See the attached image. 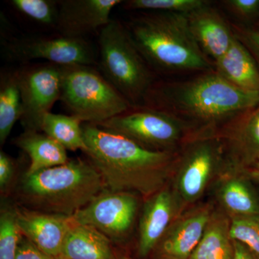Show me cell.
Listing matches in <instances>:
<instances>
[{
	"label": "cell",
	"instance_id": "6da1fadb",
	"mask_svg": "<svg viewBox=\"0 0 259 259\" xmlns=\"http://www.w3.org/2000/svg\"><path fill=\"white\" fill-rule=\"evenodd\" d=\"M258 105V93L236 88L210 71L180 82H155L143 106L178 117L196 135L225 128Z\"/></svg>",
	"mask_w": 259,
	"mask_h": 259
},
{
	"label": "cell",
	"instance_id": "7a4b0ae2",
	"mask_svg": "<svg viewBox=\"0 0 259 259\" xmlns=\"http://www.w3.org/2000/svg\"><path fill=\"white\" fill-rule=\"evenodd\" d=\"M88 161L101 175L106 190L151 197L166 187L179 152L148 149L93 123L82 125Z\"/></svg>",
	"mask_w": 259,
	"mask_h": 259
},
{
	"label": "cell",
	"instance_id": "3957f363",
	"mask_svg": "<svg viewBox=\"0 0 259 259\" xmlns=\"http://www.w3.org/2000/svg\"><path fill=\"white\" fill-rule=\"evenodd\" d=\"M125 25L151 69L162 72L214 71V64L192 35L187 15L143 13Z\"/></svg>",
	"mask_w": 259,
	"mask_h": 259
},
{
	"label": "cell",
	"instance_id": "277c9868",
	"mask_svg": "<svg viewBox=\"0 0 259 259\" xmlns=\"http://www.w3.org/2000/svg\"><path fill=\"white\" fill-rule=\"evenodd\" d=\"M106 190L101 175L88 160L25 173L18 192L26 208L72 217Z\"/></svg>",
	"mask_w": 259,
	"mask_h": 259
},
{
	"label": "cell",
	"instance_id": "5b68a950",
	"mask_svg": "<svg viewBox=\"0 0 259 259\" xmlns=\"http://www.w3.org/2000/svg\"><path fill=\"white\" fill-rule=\"evenodd\" d=\"M98 47L100 72L133 107L143 106L156 81L125 24L111 20L100 30Z\"/></svg>",
	"mask_w": 259,
	"mask_h": 259
},
{
	"label": "cell",
	"instance_id": "8992f818",
	"mask_svg": "<svg viewBox=\"0 0 259 259\" xmlns=\"http://www.w3.org/2000/svg\"><path fill=\"white\" fill-rule=\"evenodd\" d=\"M61 66L60 101L83 123H102L134 107L94 66Z\"/></svg>",
	"mask_w": 259,
	"mask_h": 259
},
{
	"label": "cell",
	"instance_id": "52a82bcc",
	"mask_svg": "<svg viewBox=\"0 0 259 259\" xmlns=\"http://www.w3.org/2000/svg\"><path fill=\"white\" fill-rule=\"evenodd\" d=\"M227 146L220 133L192 136L179 153L173 174L172 190L185 209L203 195L228 161Z\"/></svg>",
	"mask_w": 259,
	"mask_h": 259
},
{
	"label": "cell",
	"instance_id": "ba28073f",
	"mask_svg": "<svg viewBox=\"0 0 259 259\" xmlns=\"http://www.w3.org/2000/svg\"><path fill=\"white\" fill-rule=\"evenodd\" d=\"M97 125L148 149L164 152H178L179 146L194 136L188 125L178 117L144 106L132 107Z\"/></svg>",
	"mask_w": 259,
	"mask_h": 259
},
{
	"label": "cell",
	"instance_id": "9c48e42d",
	"mask_svg": "<svg viewBox=\"0 0 259 259\" xmlns=\"http://www.w3.org/2000/svg\"><path fill=\"white\" fill-rule=\"evenodd\" d=\"M3 51L8 60L16 62L40 59L59 66H94L98 63L95 49L87 39L59 34L13 38L5 44Z\"/></svg>",
	"mask_w": 259,
	"mask_h": 259
},
{
	"label": "cell",
	"instance_id": "30bf717a",
	"mask_svg": "<svg viewBox=\"0 0 259 259\" xmlns=\"http://www.w3.org/2000/svg\"><path fill=\"white\" fill-rule=\"evenodd\" d=\"M25 131H40L44 117L60 100L61 66L46 62L17 69Z\"/></svg>",
	"mask_w": 259,
	"mask_h": 259
},
{
	"label": "cell",
	"instance_id": "8fae6325",
	"mask_svg": "<svg viewBox=\"0 0 259 259\" xmlns=\"http://www.w3.org/2000/svg\"><path fill=\"white\" fill-rule=\"evenodd\" d=\"M139 200L138 194L105 190L71 217L74 222L91 226L112 242L123 241L134 226Z\"/></svg>",
	"mask_w": 259,
	"mask_h": 259
},
{
	"label": "cell",
	"instance_id": "7c38bea8",
	"mask_svg": "<svg viewBox=\"0 0 259 259\" xmlns=\"http://www.w3.org/2000/svg\"><path fill=\"white\" fill-rule=\"evenodd\" d=\"M212 206L202 204L182 212L172 223L152 254L156 259H189L202 239Z\"/></svg>",
	"mask_w": 259,
	"mask_h": 259
},
{
	"label": "cell",
	"instance_id": "4fadbf2b",
	"mask_svg": "<svg viewBox=\"0 0 259 259\" xmlns=\"http://www.w3.org/2000/svg\"><path fill=\"white\" fill-rule=\"evenodd\" d=\"M184 210L171 186L166 185L148 197L139 221L137 252L140 258L152 254L168 228Z\"/></svg>",
	"mask_w": 259,
	"mask_h": 259
},
{
	"label": "cell",
	"instance_id": "5bb4252c",
	"mask_svg": "<svg viewBox=\"0 0 259 259\" xmlns=\"http://www.w3.org/2000/svg\"><path fill=\"white\" fill-rule=\"evenodd\" d=\"M120 0H59L55 30L64 36L85 38L111 21L110 14Z\"/></svg>",
	"mask_w": 259,
	"mask_h": 259
},
{
	"label": "cell",
	"instance_id": "9a60e30c",
	"mask_svg": "<svg viewBox=\"0 0 259 259\" xmlns=\"http://www.w3.org/2000/svg\"><path fill=\"white\" fill-rule=\"evenodd\" d=\"M220 180L216 197L230 218L259 214V193L245 167L232 159L228 161Z\"/></svg>",
	"mask_w": 259,
	"mask_h": 259
},
{
	"label": "cell",
	"instance_id": "2e32d148",
	"mask_svg": "<svg viewBox=\"0 0 259 259\" xmlns=\"http://www.w3.org/2000/svg\"><path fill=\"white\" fill-rule=\"evenodd\" d=\"M15 211L23 236L50 258H60L71 218L20 207Z\"/></svg>",
	"mask_w": 259,
	"mask_h": 259
},
{
	"label": "cell",
	"instance_id": "e0dca14e",
	"mask_svg": "<svg viewBox=\"0 0 259 259\" xmlns=\"http://www.w3.org/2000/svg\"><path fill=\"white\" fill-rule=\"evenodd\" d=\"M187 15L190 31L199 49L213 64L229 49L235 35L233 28L211 3Z\"/></svg>",
	"mask_w": 259,
	"mask_h": 259
},
{
	"label": "cell",
	"instance_id": "ac0fdd59",
	"mask_svg": "<svg viewBox=\"0 0 259 259\" xmlns=\"http://www.w3.org/2000/svg\"><path fill=\"white\" fill-rule=\"evenodd\" d=\"M229 156L245 168L259 165V105L240 116L221 134Z\"/></svg>",
	"mask_w": 259,
	"mask_h": 259
},
{
	"label": "cell",
	"instance_id": "d6986e66",
	"mask_svg": "<svg viewBox=\"0 0 259 259\" xmlns=\"http://www.w3.org/2000/svg\"><path fill=\"white\" fill-rule=\"evenodd\" d=\"M214 71L236 88L259 93L258 63L236 35L225 55L214 63Z\"/></svg>",
	"mask_w": 259,
	"mask_h": 259
},
{
	"label": "cell",
	"instance_id": "ffe728a7",
	"mask_svg": "<svg viewBox=\"0 0 259 259\" xmlns=\"http://www.w3.org/2000/svg\"><path fill=\"white\" fill-rule=\"evenodd\" d=\"M59 258L116 259V254L110 238L93 227L71 220Z\"/></svg>",
	"mask_w": 259,
	"mask_h": 259
},
{
	"label": "cell",
	"instance_id": "44dd1931",
	"mask_svg": "<svg viewBox=\"0 0 259 259\" xmlns=\"http://www.w3.org/2000/svg\"><path fill=\"white\" fill-rule=\"evenodd\" d=\"M14 144L30 158V165L25 172L27 174L59 166L69 161L64 146L38 131H24L14 140Z\"/></svg>",
	"mask_w": 259,
	"mask_h": 259
},
{
	"label": "cell",
	"instance_id": "7402d4cb",
	"mask_svg": "<svg viewBox=\"0 0 259 259\" xmlns=\"http://www.w3.org/2000/svg\"><path fill=\"white\" fill-rule=\"evenodd\" d=\"M231 218L213 212L202 239L189 259H233L234 243L230 234Z\"/></svg>",
	"mask_w": 259,
	"mask_h": 259
},
{
	"label": "cell",
	"instance_id": "603a6c76",
	"mask_svg": "<svg viewBox=\"0 0 259 259\" xmlns=\"http://www.w3.org/2000/svg\"><path fill=\"white\" fill-rule=\"evenodd\" d=\"M23 113L17 69L0 73V144L3 145Z\"/></svg>",
	"mask_w": 259,
	"mask_h": 259
},
{
	"label": "cell",
	"instance_id": "cb8c5ba5",
	"mask_svg": "<svg viewBox=\"0 0 259 259\" xmlns=\"http://www.w3.org/2000/svg\"><path fill=\"white\" fill-rule=\"evenodd\" d=\"M83 122L69 115L49 112L42 120L40 131L64 146L66 150L76 151L87 150L83 139Z\"/></svg>",
	"mask_w": 259,
	"mask_h": 259
},
{
	"label": "cell",
	"instance_id": "d4e9b609",
	"mask_svg": "<svg viewBox=\"0 0 259 259\" xmlns=\"http://www.w3.org/2000/svg\"><path fill=\"white\" fill-rule=\"evenodd\" d=\"M13 9L35 23L55 29L59 4L54 0H12Z\"/></svg>",
	"mask_w": 259,
	"mask_h": 259
},
{
	"label": "cell",
	"instance_id": "484cf974",
	"mask_svg": "<svg viewBox=\"0 0 259 259\" xmlns=\"http://www.w3.org/2000/svg\"><path fill=\"white\" fill-rule=\"evenodd\" d=\"M210 3L206 0H130L122 3L127 10H151L189 15Z\"/></svg>",
	"mask_w": 259,
	"mask_h": 259
},
{
	"label": "cell",
	"instance_id": "4316f807",
	"mask_svg": "<svg viewBox=\"0 0 259 259\" xmlns=\"http://www.w3.org/2000/svg\"><path fill=\"white\" fill-rule=\"evenodd\" d=\"M23 235L15 209H4L0 215V259H15Z\"/></svg>",
	"mask_w": 259,
	"mask_h": 259
},
{
	"label": "cell",
	"instance_id": "83f0119b",
	"mask_svg": "<svg viewBox=\"0 0 259 259\" xmlns=\"http://www.w3.org/2000/svg\"><path fill=\"white\" fill-rule=\"evenodd\" d=\"M230 234L259 259V214L231 218Z\"/></svg>",
	"mask_w": 259,
	"mask_h": 259
},
{
	"label": "cell",
	"instance_id": "f1b7e54d",
	"mask_svg": "<svg viewBox=\"0 0 259 259\" xmlns=\"http://www.w3.org/2000/svg\"><path fill=\"white\" fill-rule=\"evenodd\" d=\"M222 4L231 14L245 23L259 17V0H225Z\"/></svg>",
	"mask_w": 259,
	"mask_h": 259
},
{
	"label": "cell",
	"instance_id": "f546056e",
	"mask_svg": "<svg viewBox=\"0 0 259 259\" xmlns=\"http://www.w3.org/2000/svg\"><path fill=\"white\" fill-rule=\"evenodd\" d=\"M233 30L235 35L250 51L259 66V31L241 26H234Z\"/></svg>",
	"mask_w": 259,
	"mask_h": 259
},
{
	"label": "cell",
	"instance_id": "4dcf8cb0",
	"mask_svg": "<svg viewBox=\"0 0 259 259\" xmlns=\"http://www.w3.org/2000/svg\"><path fill=\"white\" fill-rule=\"evenodd\" d=\"M15 173L14 160L3 151L0 152V190L2 194L9 189Z\"/></svg>",
	"mask_w": 259,
	"mask_h": 259
},
{
	"label": "cell",
	"instance_id": "1f68e13d",
	"mask_svg": "<svg viewBox=\"0 0 259 259\" xmlns=\"http://www.w3.org/2000/svg\"><path fill=\"white\" fill-rule=\"evenodd\" d=\"M15 259H52L23 236L19 244Z\"/></svg>",
	"mask_w": 259,
	"mask_h": 259
},
{
	"label": "cell",
	"instance_id": "d6a6232c",
	"mask_svg": "<svg viewBox=\"0 0 259 259\" xmlns=\"http://www.w3.org/2000/svg\"><path fill=\"white\" fill-rule=\"evenodd\" d=\"M235 254L233 259H258L245 245L240 242L233 241Z\"/></svg>",
	"mask_w": 259,
	"mask_h": 259
},
{
	"label": "cell",
	"instance_id": "836d02e7",
	"mask_svg": "<svg viewBox=\"0 0 259 259\" xmlns=\"http://www.w3.org/2000/svg\"><path fill=\"white\" fill-rule=\"evenodd\" d=\"M247 175L253 180V182L259 184V165L258 166L251 167V168H245Z\"/></svg>",
	"mask_w": 259,
	"mask_h": 259
},
{
	"label": "cell",
	"instance_id": "e575fe53",
	"mask_svg": "<svg viewBox=\"0 0 259 259\" xmlns=\"http://www.w3.org/2000/svg\"><path fill=\"white\" fill-rule=\"evenodd\" d=\"M116 259H133L131 257L125 255H117L116 254Z\"/></svg>",
	"mask_w": 259,
	"mask_h": 259
},
{
	"label": "cell",
	"instance_id": "d590c367",
	"mask_svg": "<svg viewBox=\"0 0 259 259\" xmlns=\"http://www.w3.org/2000/svg\"><path fill=\"white\" fill-rule=\"evenodd\" d=\"M59 259H61V258H59Z\"/></svg>",
	"mask_w": 259,
	"mask_h": 259
},
{
	"label": "cell",
	"instance_id": "8d00e7d4",
	"mask_svg": "<svg viewBox=\"0 0 259 259\" xmlns=\"http://www.w3.org/2000/svg\"><path fill=\"white\" fill-rule=\"evenodd\" d=\"M258 31H259V30H258Z\"/></svg>",
	"mask_w": 259,
	"mask_h": 259
}]
</instances>
